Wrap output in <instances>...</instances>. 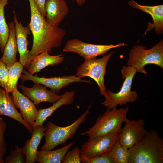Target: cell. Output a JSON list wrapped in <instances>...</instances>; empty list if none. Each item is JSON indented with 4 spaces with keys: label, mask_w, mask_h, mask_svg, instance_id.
<instances>
[{
    "label": "cell",
    "mask_w": 163,
    "mask_h": 163,
    "mask_svg": "<svg viewBox=\"0 0 163 163\" xmlns=\"http://www.w3.org/2000/svg\"><path fill=\"white\" fill-rule=\"evenodd\" d=\"M28 0L31 12L28 27L33 36L30 53L33 56L45 52L50 53L53 48L61 45L66 31L49 23L40 14L33 0Z\"/></svg>",
    "instance_id": "obj_1"
},
{
    "label": "cell",
    "mask_w": 163,
    "mask_h": 163,
    "mask_svg": "<svg viewBox=\"0 0 163 163\" xmlns=\"http://www.w3.org/2000/svg\"><path fill=\"white\" fill-rule=\"evenodd\" d=\"M129 163H163V139L156 130H152L130 149Z\"/></svg>",
    "instance_id": "obj_2"
},
{
    "label": "cell",
    "mask_w": 163,
    "mask_h": 163,
    "mask_svg": "<svg viewBox=\"0 0 163 163\" xmlns=\"http://www.w3.org/2000/svg\"><path fill=\"white\" fill-rule=\"evenodd\" d=\"M130 107L110 109L107 108L104 113L97 118L95 123L84 132L82 136L86 135L93 138L108 134L117 131L121 132L122 123L124 122Z\"/></svg>",
    "instance_id": "obj_3"
},
{
    "label": "cell",
    "mask_w": 163,
    "mask_h": 163,
    "mask_svg": "<svg viewBox=\"0 0 163 163\" xmlns=\"http://www.w3.org/2000/svg\"><path fill=\"white\" fill-rule=\"evenodd\" d=\"M91 106V104L82 115L68 126H59L49 121L44 135L45 142L41 147L40 150H53L59 145H65L69 139H72L80 125L86 120L90 112Z\"/></svg>",
    "instance_id": "obj_4"
},
{
    "label": "cell",
    "mask_w": 163,
    "mask_h": 163,
    "mask_svg": "<svg viewBox=\"0 0 163 163\" xmlns=\"http://www.w3.org/2000/svg\"><path fill=\"white\" fill-rule=\"evenodd\" d=\"M129 57L128 66L134 67L137 72L147 74L145 66L148 64L158 65L163 69V40L149 50L142 45H135L130 50Z\"/></svg>",
    "instance_id": "obj_5"
},
{
    "label": "cell",
    "mask_w": 163,
    "mask_h": 163,
    "mask_svg": "<svg viewBox=\"0 0 163 163\" xmlns=\"http://www.w3.org/2000/svg\"><path fill=\"white\" fill-rule=\"evenodd\" d=\"M137 72L136 70L133 66H123L121 73L124 81L120 91L115 93L108 89L105 100L101 104L113 109L117 105L122 106L136 101L138 98V94L136 91L131 90V87L133 79Z\"/></svg>",
    "instance_id": "obj_6"
},
{
    "label": "cell",
    "mask_w": 163,
    "mask_h": 163,
    "mask_svg": "<svg viewBox=\"0 0 163 163\" xmlns=\"http://www.w3.org/2000/svg\"><path fill=\"white\" fill-rule=\"evenodd\" d=\"M114 52L104 55L101 58L85 60L84 62L77 68L75 75L82 78L88 77L94 80L99 87L100 94L105 97L107 90L104 81L107 64Z\"/></svg>",
    "instance_id": "obj_7"
},
{
    "label": "cell",
    "mask_w": 163,
    "mask_h": 163,
    "mask_svg": "<svg viewBox=\"0 0 163 163\" xmlns=\"http://www.w3.org/2000/svg\"><path fill=\"white\" fill-rule=\"evenodd\" d=\"M123 42L116 45H99L86 43L78 39L68 41L63 49L66 52L76 53L83 57L85 60L94 59L99 55H104L112 49L127 45Z\"/></svg>",
    "instance_id": "obj_8"
},
{
    "label": "cell",
    "mask_w": 163,
    "mask_h": 163,
    "mask_svg": "<svg viewBox=\"0 0 163 163\" xmlns=\"http://www.w3.org/2000/svg\"><path fill=\"white\" fill-rule=\"evenodd\" d=\"M119 133L116 131L106 135L89 138L80 149V155L88 159L101 155L112 147L117 139Z\"/></svg>",
    "instance_id": "obj_9"
},
{
    "label": "cell",
    "mask_w": 163,
    "mask_h": 163,
    "mask_svg": "<svg viewBox=\"0 0 163 163\" xmlns=\"http://www.w3.org/2000/svg\"><path fill=\"white\" fill-rule=\"evenodd\" d=\"M124 122L117 139L124 148L129 149L138 143L148 131L144 127L145 121L142 118L135 120L126 117Z\"/></svg>",
    "instance_id": "obj_10"
},
{
    "label": "cell",
    "mask_w": 163,
    "mask_h": 163,
    "mask_svg": "<svg viewBox=\"0 0 163 163\" xmlns=\"http://www.w3.org/2000/svg\"><path fill=\"white\" fill-rule=\"evenodd\" d=\"M22 73L23 74H21L20 78L22 81L30 80L34 83L43 85L46 87L50 88V91L57 94L62 88L71 83L81 82L91 84L90 81L82 79L75 75L46 78L43 77H39L37 75H33L25 69L23 70Z\"/></svg>",
    "instance_id": "obj_11"
},
{
    "label": "cell",
    "mask_w": 163,
    "mask_h": 163,
    "mask_svg": "<svg viewBox=\"0 0 163 163\" xmlns=\"http://www.w3.org/2000/svg\"><path fill=\"white\" fill-rule=\"evenodd\" d=\"M18 49L20 56L19 62L24 67L28 69L34 56L27 49L28 42L27 37L30 34L28 26H24L21 21L18 22L16 14L14 18Z\"/></svg>",
    "instance_id": "obj_12"
},
{
    "label": "cell",
    "mask_w": 163,
    "mask_h": 163,
    "mask_svg": "<svg viewBox=\"0 0 163 163\" xmlns=\"http://www.w3.org/2000/svg\"><path fill=\"white\" fill-rule=\"evenodd\" d=\"M34 83L31 88L27 87L22 84L19 85V87L23 94L33 101L37 106L42 102L54 104L62 97V95H58L54 92L48 90L45 86L39 83Z\"/></svg>",
    "instance_id": "obj_13"
},
{
    "label": "cell",
    "mask_w": 163,
    "mask_h": 163,
    "mask_svg": "<svg viewBox=\"0 0 163 163\" xmlns=\"http://www.w3.org/2000/svg\"><path fill=\"white\" fill-rule=\"evenodd\" d=\"M12 94L16 108L20 110L24 120L34 129L38 111L35 104L17 89L15 90Z\"/></svg>",
    "instance_id": "obj_14"
},
{
    "label": "cell",
    "mask_w": 163,
    "mask_h": 163,
    "mask_svg": "<svg viewBox=\"0 0 163 163\" xmlns=\"http://www.w3.org/2000/svg\"><path fill=\"white\" fill-rule=\"evenodd\" d=\"M0 115L9 117L23 125L31 134L34 129L27 123L17 110L12 96L0 87Z\"/></svg>",
    "instance_id": "obj_15"
},
{
    "label": "cell",
    "mask_w": 163,
    "mask_h": 163,
    "mask_svg": "<svg viewBox=\"0 0 163 163\" xmlns=\"http://www.w3.org/2000/svg\"><path fill=\"white\" fill-rule=\"evenodd\" d=\"M45 8L47 21L57 26L63 20L69 11L66 1L64 0H47Z\"/></svg>",
    "instance_id": "obj_16"
},
{
    "label": "cell",
    "mask_w": 163,
    "mask_h": 163,
    "mask_svg": "<svg viewBox=\"0 0 163 163\" xmlns=\"http://www.w3.org/2000/svg\"><path fill=\"white\" fill-rule=\"evenodd\" d=\"M46 127L38 125L36 126L31 134L30 139H27L22 148L25 157V163L37 162V149L43 137L44 136Z\"/></svg>",
    "instance_id": "obj_17"
},
{
    "label": "cell",
    "mask_w": 163,
    "mask_h": 163,
    "mask_svg": "<svg viewBox=\"0 0 163 163\" xmlns=\"http://www.w3.org/2000/svg\"><path fill=\"white\" fill-rule=\"evenodd\" d=\"M64 59L63 54L51 56L47 52H44L34 57L27 71L33 75L48 66L62 63Z\"/></svg>",
    "instance_id": "obj_18"
},
{
    "label": "cell",
    "mask_w": 163,
    "mask_h": 163,
    "mask_svg": "<svg viewBox=\"0 0 163 163\" xmlns=\"http://www.w3.org/2000/svg\"><path fill=\"white\" fill-rule=\"evenodd\" d=\"M128 5L132 8L141 10L149 14L153 21V26L156 33L160 35L163 31V5L155 6L143 5L134 0H130Z\"/></svg>",
    "instance_id": "obj_19"
},
{
    "label": "cell",
    "mask_w": 163,
    "mask_h": 163,
    "mask_svg": "<svg viewBox=\"0 0 163 163\" xmlns=\"http://www.w3.org/2000/svg\"><path fill=\"white\" fill-rule=\"evenodd\" d=\"M75 94L74 91H66L62 95L61 98L53 104L52 106L46 108L39 109L35 123V127L38 125L43 126V123L47 118L51 116L57 109L62 105L72 104L74 101Z\"/></svg>",
    "instance_id": "obj_20"
},
{
    "label": "cell",
    "mask_w": 163,
    "mask_h": 163,
    "mask_svg": "<svg viewBox=\"0 0 163 163\" xmlns=\"http://www.w3.org/2000/svg\"><path fill=\"white\" fill-rule=\"evenodd\" d=\"M8 26L9 35L1 59L9 68L17 61L16 55L18 49L14 23L13 22L9 23Z\"/></svg>",
    "instance_id": "obj_21"
},
{
    "label": "cell",
    "mask_w": 163,
    "mask_h": 163,
    "mask_svg": "<svg viewBox=\"0 0 163 163\" xmlns=\"http://www.w3.org/2000/svg\"><path fill=\"white\" fill-rule=\"evenodd\" d=\"M75 143L71 142L64 147L55 150L38 151L37 162L39 163H60L69 149Z\"/></svg>",
    "instance_id": "obj_22"
},
{
    "label": "cell",
    "mask_w": 163,
    "mask_h": 163,
    "mask_svg": "<svg viewBox=\"0 0 163 163\" xmlns=\"http://www.w3.org/2000/svg\"><path fill=\"white\" fill-rule=\"evenodd\" d=\"M115 163H129L131 153L130 149L124 148L117 139L112 147L106 152Z\"/></svg>",
    "instance_id": "obj_23"
},
{
    "label": "cell",
    "mask_w": 163,
    "mask_h": 163,
    "mask_svg": "<svg viewBox=\"0 0 163 163\" xmlns=\"http://www.w3.org/2000/svg\"><path fill=\"white\" fill-rule=\"evenodd\" d=\"M8 0H0V48L3 53L9 35V28L5 19L4 9Z\"/></svg>",
    "instance_id": "obj_24"
},
{
    "label": "cell",
    "mask_w": 163,
    "mask_h": 163,
    "mask_svg": "<svg viewBox=\"0 0 163 163\" xmlns=\"http://www.w3.org/2000/svg\"><path fill=\"white\" fill-rule=\"evenodd\" d=\"M23 66L19 62H16L9 69L8 83L6 91L11 93L17 89V84L23 70Z\"/></svg>",
    "instance_id": "obj_25"
},
{
    "label": "cell",
    "mask_w": 163,
    "mask_h": 163,
    "mask_svg": "<svg viewBox=\"0 0 163 163\" xmlns=\"http://www.w3.org/2000/svg\"><path fill=\"white\" fill-rule=\"evenodd\" d=\"M25 162V157L23 154L22 147L17 145L14 149L11 150L9 154L5 158L4 163H24Z\"/></svg>",
    "instance_id": "obj_26"
},
{
    "label": "cell",
    "mask_w": 163,
    "mask_h": 163,
    "mask_svg": "<svg viewBox=\"0 0 163 163\" xmlns=\"http://www.w3.org/2000/svg\"><path fill=\"white\" fill-rule=\"evenodd\" d=\"M62 162V163H80V150L76 147L68 151L65 154Z\"/></svg>",
    "instance_id": "obj_27"
},
{
    "label": "cell",
    "mask_w": 163,
    "mask_h": 163,
    "mask_svg": "<svg viewBox=\"0 0 163 163\" xmlns=\"http://www.w3.org/2000/svg\"><path fill=\"white\" fill-rule=\"evenodd\" d=\"M7 127L6 123L0 116V159L4 160L3 157L7 152L6 143L4 136Z\"/></svg>",
    "instance_id": "obj_28"
},
{
    "label": "cell",
    "mask_w": 163,
    "mask_h": 163,
    "mask_svg": "<svg viewBox=\"0 0 163 163\" xmlns=\"http://www.w3.org/2000/svg\"><path fill=\"white\" fill-rule=\"evenodd\" d=\"M81 163H115L110 156L106 152L97 157L88 159L80 155Z\"/></svg>",
    "instance_id": "obj_29"
},
{
    "label": "cell",
    "mask_w": 163,
    "mask_h": 163,
    "mask_svg": "<svg viewBox=\"0 0 163 163\" xmlns=\"http://www.w3.org/2000/svg\"><path fill=\"white\" fill-rule=\"evenodd\" d=\"M9 68L2 59H0V87L6 90L8 83Z\"/></svg>",
    "instance_id": "obj_30"
},
{
    "label": "cell",
    "mask_w": 163,
    "mask_h": 163,
    "mask_svg": "<svg viewBox=\"0 0 163 163\" xmlns=\"http://www.w3.org/2000/svg\"><path fill=\"white\" fill-rule=\"evenodd\" d=\"M38 10L43 16H46L45 6L47 0H33Z\"/></svg>",
    "instance_id": "obj_31"
},
{
    "label": "cell",
    "mask_w": 163,
    "mask_h": 163,
    "mask_svg": "<svg viewBox=\"0 0 163 163\" xmlns=\"http://www.w3.org/2000/svg\"><path fill=\"white\" fill-rule=\"evenodd\" d=\"M76 2L79 6L82 5L86 2V0H73Z\"/></svg>",
    "instance_id": "obj_32"
},
{
    "label": "cell",
    "mask_w": 163,
    "mask_h": 163,
    "mask_svg": "<svg viewBox=\"0 0 163 163\" xmlns=\"http://www.w3.org/2000/svg\"><path fill=\"white\" fill-rule=\"evenodd\" d=\"M4 163V160H2L0 159V163Z\"/></svg>",
    "instance_id": "obj_33"
},
{
    "label": "cell",
    "mask_w": 163,
    "mask_h": 163,
    "mask_svg": "<svg viewBox=\"0 0 163 163\" xmlns=\"http://www.w3.org/2000/svg\"><path fill=\"white\" fill-rule=\"evenodd\" d=\"M65 0V1H66V0Z\"/></svg>",
    "instance_id": "obj_34"
}]
</instances>
